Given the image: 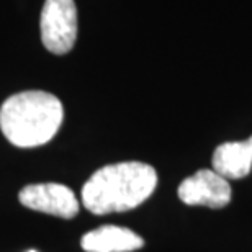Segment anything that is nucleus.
Listing matches in <instances>:
<instances>
[{"mask_svg": "<svg viewBox=\"0 0 252 252\" xmlns=\"http://www.w3.org/2000/svg\"><path fill=\"white\" fill-rule=\"evenodd\" d=\"M158 185L153 165L128 160L92 174L82 187V205L94 215L123 213L144 203Z\"/></svg>", "mask_w": 252, "mask_h": 252, "instance_id": "1", "label": "nucleus"}, {"mask_svg": "<svg viewBox=\"0 0 252 252\" xmlns=\"http://www.w3.org/2000/svg\"><path fill=\"white\" fill-rule=\"evenodd\" d=\"M64 118L56 95L28 90L8 97L0 107V129L17 148H36L49 143Z\"/></svg>", "mask_w": 252, "mask_h": 252, "instance_id": "2", "label": "nucleus"}, {"mask_svg": "<svg viewBox=\"0 0 252 252\" xmlns=\"http://www.w3.org/2000/svg\"><path fill=\"white\" fill-rule=\"evenodd\" d=\"M39 28L43 44L49 53H69L77 39V8L74 0H46Z\"/></svg>", "mask_w": 252, "mask_h": 252, "instance_id": "3", "label": "nucleus"}, {"mask_svg": "<svg viewBox=\"0 0 252 252\" xmlns=\"http://www.w3.org/2000/svg\"><path fill=\"white\" fill-rule=\"evenodd\" d=\"M23 206L41 213L70 220L79 213V200L72 190L61 184H33L20 190Z\"/></svg>", "mask_w": 252, "mask_h": 252, "instance_id": "4", "label": "nucleus"}, {"mask_svg": "<svg viewBox=\"0 0 252 252\" xmlns=\"http://www.w3.org/2000/svg\"><path fill=\"white\" fill-rule=\"evenodd\" d=\"M179 198L190 206L223 208L231 201L229 180L213 169L198 170L179 185Z\"/></svg>", "mask_w": 252, "mask_h": 252, "instance_id": "5", "label": "nucleus"}, {"mask_svg": "<svg viewBox=\"0 0 252 252\" xmlns=\"http://www.w3.org/2000/svg\"><path fill=\"white\" fill-rule=\"evenodd\" d=\"M80 246L85 252H133L144 246V239L122 226H100L84 234Z\"/></svg>", "mask_w": 252, "mask_h": 252, "instance_id": "6", "label": "nucleus"}, {"mask_svg": "<svg viewBox=\"0 0 252 252\" xmlns=\"http://www.w3.org/2000/svg\"><path fill=\"white\" fill-rule=\"evenodd\" d=\"M252 169V136L246 141H233L216 148L213 170L226 180H239Z\"/></svg>", "mask_w": 252, "mask_h": 252, "instance_id": "7", "label": "nucleus"}, {"mask_svg": "<svg viewBox=\"0 0 252 252\" xmlns=\"http://www.w3.org/2000/svg\"><path fill=\"white\" fill-rule=\"evenodd\" d=\"M27 252H38V251H27Z\"/></svg>", "mask_w": 252, "mask_h": 252, "instance_id": "8", "label": "nucleus"}]
</instances>
